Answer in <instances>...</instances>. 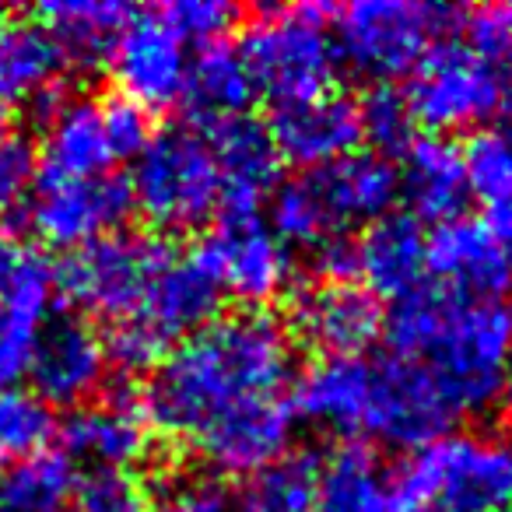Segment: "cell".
<instances>
[{"label": "cell", "mask_w": 512, "mask_h": 512, "mask_svg": "<svg viewBox=\"0 0 512 512\" xmlns=\"http://www.w3.org/2000/svg\"><path fill=\"white\" fill-rule=\"evenodd\" d=\"M372 365L362 358H323L302 372L295 386V411L330 432H358L369 407Z\"/></svg>", "instance_id": "484cf974"}, {"label": "cell", "mask_w": 512, "mask_h": 512, "mask_svg": "<svg viewBox=\"0 0 512 512\" xmlns=\"http://www.w3.org/2000/svg\"><path fill=\"white\" fill-rule=\"evenodd\" d=\"M148 512H232V502L214 477H169Z\"/></svg>", "instance_id": "7bdbcfd3"}, {"label": "cell", "mask_w": 512, "mask_h": 512, "mask_svg": "<svg viewBox=\"0 0 512 512\" xmlns=\"http://www.w3.org/2000/svg\"><path fill=\"white\" fill-rule=\"evenodd\" d=\"M512 449L491 435H442L393 477V512H505Z\"/></svg>", "instance_id": "3957f363"}, {"label": "cell", "mask_w": 512, "mask_h": 512, "mask_svg": "<svg viewBox=\"0 0 512 512\" xmlns=\"http://www.w3.org/2000/svg\"><path fill=\"white\" fill-rule=\"evenodd\" d=\"M274 148L299 169H323L330 162L355 155L362 141V123H358V102L344 95H316L309 102L281 106L271 123Z\"/></svg>", "instance_id": "ffe728a7"}, {"label": "cell", "mask_w": 512, "mask_h": 512, "mask_svg": "<svg viewBox=\"0 0 512 512\" xmlns=\"http://www.w3.org/2000/svg\"><path fill=\"white\" fill-rule=\"evenodd\" d=\"M221 278L204 246L190 253H176L165 271L148 288L144 302L130 316L109 327L106 355L127 372L155 369L186 334H197L211 320H218Z\"/></svg>", "instance_id": "7a4b0ae2"}, {"label": "cell", "mask_w": 512, "mask_h": 512, "mask_svg": "<svg viewBox=\"0 0 512 512\" xmlns=\"http://www.w3.org/2000/svg\"><path fill=\"white\" fill-rule=\"evenodd\" d=\"M383 309L358 281H316L295 295V330L327 358H358L383 334Z\"/></svg>", "instance_id": "2e32d148"}, {"label": "cell", "mask_w": 512, "mask_h": 512, "mask_svg": "<svg viewBox=\"0 0 512 512\" xmlns=\"http://www.w3.org/2000/svg\"><path fill=\"white\" fill-rule=\"evenodd\" d=\"M355 274L372 295L383 299H407L421 288L428 274V235L414 214L390 211L365 225L355 242Z\"/></svg>", "instance_id": "44dd1931"}, {"label": "cell", "mask_w": 512, "mask_h": 512, "mask_svg": "<svg viewBox=\"0 0 512 512\" xmlns=\"http://www.w3.org/2000/svg\"><path fill=\"white\" fill-rule=\"evenodd\" d=\"M502 102H505V116H509V127H512V81H509V85H505ZM509 134H512V130H509Z\"/></svg>", "instance_id": "7dc6e473"}, {"label": "cell", "mask_w": 512, "mask_h": 512, "mask_svg": "<svg viewBox=\"0 0 512 512\" xmlns=\"http://www.w3.org/2000/svg\"><path fill=\"white\" fill-rule=\"evenodd\" d=\"M358 123L362 137L376 148L379 158L404 155L414 141V116L407 106V95L393 85H372L358 102Z\"/></svg>", "instance_id": "e575fe53"}, {"label": "cell", "mask_w": 512, "mask_h": 512, "mask_svg": "<svg viewBox=\"0 0 512 512\" xmlns=\"http://www.w3.org/2000/svg\"><path fill=\"white\" fill-rule=\"evenodd\" d=\"M502 397H505V407L512 414V358H509V372H505V386H502Z\"/></svg>", "instance_id": "bcb514c9"}, {"label": "cell", "mask_w": 512, "mask_h": 512, "mask_svg": "<svg viewBox=\"0 0 512 512\" xmlns=\"http://www.w3.org/2000/svg\"><path fill=\"white\" fill-rule=\"evenodd\" d=\"M428 271L456 299L498 302L512 292V253L498 246L481 218H453L428 235Z\"/></svg>", "instance_id": "9a60e30c"}, {"label": "cell", "mask_w": 512, "mask_h": 512, "mask_svg": "<svg viewBox=\"0 0 512 512\" xmlns=\"http://www.w3.org/2000/svg\"><path fill=\"white\" fill-rule=\"evenodd\" d=\"M200 246L214 260L221 288L235 292L242 302L260 306L285 292L292 260L274 228L264 225L260 211H221L218 232Z\"/></svg>", "instance_id": "7c38bea8"}, {"label": "cell", "mask_w": 512, "mask_h": 512, "mask_svg": "<svg viewBox=\"0 0 512 512\" xmlns=\"http://www.w3.org/2000/svg\"><path fill=\"white\" fill-rule=\"evenodd\" d=\"M292 376V337L267 313L218 316L155 365L144 414L169 439L197 442L211 421L253 397H278Z\"/></svg>", "instance_id": "6da1fadb"}, {"label": "cell", "mask_w": 512, "mask_h": 512, "mask_svg": "<svg viewBox=\"0 0 512 512\" xmlns=\"http://www.w3.org/2000/svg\"><path fill=\"white\" fill-rule=\"evenodd\" d=\"M102 120H106V137L116 158H137L151 141V116L144 106L113 95L102 99Z\"/></svg>", "instance_id": "b9f144b4"}, {"label": "cell", "mask_w": 512, "mask_h": 512, "mask_svg": "<svg viewBox=\"0 0 512 512\" xmlns=\"http://www.w3.org/2000/svg\"><path fill=\"white\" fill-rule=\"evenodd\" d=\"M53 292L57 267L46 260L43 249L18 235H0V306L43 320Z\"/></svg>", "instance_id": "1f68e13d"}, {"label": "cell", "mask_w": 512, "mask_h": 512, "mask_svg": "<svg viewBox=\"0 0 512 512\" xmlns=\"http://www.w3.org/2000/svg\"><path fill=\"white\" fill-rule=\"evenodd\" d=\"M39 158L29 137L4 134L0 137V214L15 211L29 190L36 186Z\"/></svg>", "instance_id": "ab89813d"}, {"label": "cell", "mask_w": 512, "mask_h": 512, "mask_svg": "<svg viewBox=\"0 0 512 512\" xmlns=\"http://www.w3.org/2000/svg\"><path fill=\"white\" fill-rule=\"evenodd\" d=\"M39 327H43V320H36V316L0 306V390L18 386V379L29 372Z\"/></svg>", "instance_id": "f35d334b"}, {"label": "cell", "mask_w": 512, "mask_h": 512, "mask_svg": "<svg viewBox=\"0 0 512 512\" xmlns=\"http://www.w3.org/2000/svg\"><path fill=\"white\" fill-rule=\"evenodd\" d=\"M0 512H15V509L8 505V498H4V495H0Z\"/></svg>", "instance_id": "c3c4849f"}, {"label": "cell", "mask_w": 512, "mask_h": 512, "mask_svg": "<svg viewBox=\"0 0 512 512\" xmlns=\"http://www.w3.org/2000/svg\"><path fill=\"white\" fill-rule=\"evenodd\" d=\"M309 183H313L316 197H320L330 228L341 235L355 221L358 225H372L376 218L390 214L393 200L400 193V179L390 158L362 155V151L309 172Z\"/></svg>", "instance_id": "603a6c76"}, {"label": "cell", "mask_w": 512, "mask_h": 512, "mask_svg": "<svg viewBox=\"0 0 512 512\" xmlns=\"http://www.w3.org/2000/svg\"><path fill=\"white\" fill-rule=\"evenodd\" d=\"M53 435H57V414L36 390L25 386L0 390V470L46 453Z\"/></svg>", "instance_id": "d6a6232c"}, {"label": "cell", "mask_w": 512, "mask_h": 512, "mask_svg": "<svg viewBox=\"0 0 512 512\" xmlns=\"http://www.w3.org/2000/svg\"><path fill=\"white\" fill-rule=\"evenodd\" d=\"M39 15L67 64L99 67L109 60L116 36L134 11L113 0H60V4H46Z\"/></svg>", "instance_id": "83f0119b"}, {"label": "cell", "mask_w": 512, "mask_h": 512, "mask_svg": "<svg viewBox=\"0 0 512 512\" xmlns=\"http://www.w3.org/2000/svg\"><path fill=\"white\" fill-rule=\"evenodd\" d=\"M460 418L442 386L421 362L411 358H390L372 365L369 407L365 425L372 435L400 449L432 446L435 439L449 435L453 421Z\"/></svg>", "instance_id": "30bf717a"}, {"label": "cell", "mask_w": 512, "mask_h": 512, "mask_svg": "<svg viewBox=\"0 0 512 512\" xmlns=\"http://www.w3.org/2000/svg\"><path fill=\"white\" fill-rule=\"evenodd\" d=\"M512 358V309L449 295L446 313L418 358L456 414H481L502 397Z\"/></svg>", "instance_id": "277c9868"}, {"label": "cell", "mask_w": 512, "mask_h": 512, "mask_svg": "<svg viewBox=\"0 0 512 512\" xmlns=\"http://www.w3.org/2000/svg\"><path fill=\"white\" fill-rule=\"evenodd\" d=\"M456 8L411 4V0H355L337 18V53L351 71L390 85V78L421 64L432 39L460 22Z\"/></svg>", "instance_id": "52a82bcc"}, {"label": "cell", "mask_w": 512, "mask_h": 512, "mask_svg": "<svg viewBox=\"0 0 512 512\" xmlns=\"http://www.w3.org/2000/svg\"><path fill=\"white\" fill-rule=\"evenodd\" d=\"M71 463H85L92 474H123V467L148 453V414L130 393H109L99 404H81L60 428Z\"/></svg>", "instance_id": "e0dca14e"}, {"label": "cell", "mask_w": 512, "mask_h": 512, "mask_svg": "<svg viewBox=\"0 0 512 512\" xmlns=\"http://www.w3.org/2000/svg\"><path fill=\"white\" fill-rule=\"evenodd\" d=\"M288 439H292V404L278 393V397H253L225 411L204 428L197 446L221 474L249 477L253 470L285 456Z\"/></svg>", "instance_id": "ac0fdd59"}, {"label": "cell", "mask_w": 512, "mask_h": 512, "mask_svg": "<svg viewBox=\"0 0 512 512\" xmlns=\"http://www.w3.org/2000/svg\"><path fill=\"white\" fill-rule=\"evenodd\" d=\"M78 474L64 453H39L11 470H0V495L15 512H71Z\"/></svg>", "instance_id": "4dcf8cb0"}, {"label": "cell", "mask_w": 512, "mask_h": 512, "mask_svg": "<svg viewBox=\"0 0 512 512\" xmlns=\"http://www.w3.org/2000/svg\"><path fill=\"white\" fill-rule=\"evenodd\" d=\"M211 155L221 176V211H256L260 200L278 190L281 155L271 127L256 116H228L211 123Z\"/></svg>", "instance_id": "d6986e66"}, {"label": "cell", "mask_w": 512, "mask_h": 512, "mask_svg": "<svg viewBox=\"0 0 512 512\" xmlns=\"http://www.w3.org/2000/svg\"><path fill=\"white\" fill-rule=\"evenodd\" d=\"M467 190L484 204L512 200V134L509 130H474L460 148Z\"/></svg>", "instance_id": "836d02e7"}, {"label": "cell", "mask_w": 512, "mask_h": 512, "mask_svg": "<svg viewBox=\"0 0 512 512\" xmlns=\"http://www.w3.org/2000/svg\"><path fill=\"white\" fill-rule=\"evenodd\" d=\"M109 67L123 99L144 109H165L183 99L190 57L162 15H130L113 43Z\"/></svg>", "instance_id": "4fadbf2b"}, {"label": "cell", "mask_w": 512, "mask_h": 512, "mask_svg": "<svg viewBox=\"0 0 512 512\" xmlns=\"http://www.w3.org/2000/svg\"><path fill=\"white\" fill-rule=\"evenodd\" d=\"M183 95L193 113L211 123L239 116L253 99V81L239 50H232L228 43L200 46V57L190 60V71H186Z\"/></svg>", "instance_id": "f1b7e54d"}, {"label": "cell", "mask_w": 512, "mask_h": 512, "mask_svg": "<svg viewBox=\"0 0 512 512\" xmlns=\"http://www.w3.org/2000/svg\"><path fill=\"white\" fill-rule=\"evenodd\" d=\"M235 512H316V460L285 453L253 470L235 495Z\"/></svg>", "instance_id": "f546056e"}, {"label": "cell", "mask_w": 512, "mask_h": 512, "mask_svg": "<svg viewBox=\"0 0 512 512\" xmlns=\"http://www.w3.org/2000/svg\"><path fill=\"white\" fill-rule=\"evenodd\" d=\"M313 264L320 281H351L355 278V242L344 235H330L313 246Z\"/></svg>", "instance_id": "ee69618b"}, {"label": "cell", "mask_w": 512, "mask_h": 512, "mask_svg": "<svg viewBox=\"0 0 512 512\" xmlns=\"http://www.w3.org/2000/svg\"><path fill=\"white\" fill-rule=\"evenodd\" d=\"M502 92V71L484 64L460 39H446L421 57L404 95L414 123L432 130H463L488 120L502 102Z\"/></svg>", "instance_id": "9c48e42d"}, {"label": "cell", "mask_w": 512, "mask_h": 512, "mask_svg": "<svg viewBox=\"0 0 512 512\" xmlns=\"http://www.w3.org/2000/svg\"><path fill=\"white\" fill-rule=\"evenodd\" d=\"M484 228L498 239V246L512 253V200H502V204H488L484 211Z\"/></svg>", "instance_id": "f6af8a7d"}, {"label": "cell", "mask_w": 512, "mask_h": 512, "mask_svg": "<svg viewBox=\"0 0 512 512\" xmlns=\"http://www.w3.org/2000/svg\"><path fill=\"white\" fill-rule=\"evenodd\" d=\"M0 137H4V113H0Z\"/></svg>", "instance_id": "681fc988"}, {"label": "cell", "mask_w": 512, "mask_h": 512, "mask_svg": "<svg viewBox=\"0 0 512 512\" xmlns=\"http://www.w3.org/2000/svg\"><path fill=\"white\" fill-rule=\"evenodd\" d=\"M172 256L176 249L155 235H102L88 246L71 249V256L57 267V292L81 313L116 323L141 306Z\"/></svg>", "instance_id": "ba28073f"}, {"label": "cell", "mask_w": 512, "mask_h": 512, "mask_svg": "<svg viewBox=\"0 0 512 512\" xmlns=\"http://www.w3.org/2000/svg\"><path fill=\"white\" fill-rule=\"evenodd\" d=\"M29 221L50 246L78 249L113 235L134 211L130 183L113 172L88 179H46L36 176Z\"/></svg>", "instance_id": "8fae6325"}, {"label": "cell", "mask_w": 512, "mask_h": 512, "mask_svg": "<svg viewBox=\"0 0 512 512\" xmlns=\"http://www.w3.org/2000/svg\"><path fill=\"white\" fill-rule=\"evenodd\" d=\"M71 512H148L144 495L127 474H88L78 481Z\"/></svg>", "instance_id": "60d3db41"}, {"label": "cell", "mask_w": 512, "mask_h": 512, "mask_svg": "<svg viewBox=\"0 0 512 512\" xmlns=\"http://www.w3.org/2000/svg\"><path fill=\"white\" fill-rule=\"evenodd\" d=\"M158 15L165 18V25L183 43L214 46V43H225L228 29L239 18V8L228 4V0H176V4H169Z\"/></svg>", "instance_id": "8d00e7d4"}, {"label": "cell", "mask_w": 512, "mask_h": 512, "mask_svg": "<svg viewBox=\"0 0 512 512\" xmlns=\"http://www.w3.org/2000/svg\"><path fill=\"white\" fill-rule=\"evenodd\" d=\"M271 221H274V235H278L281 242L288 239V242H299V246H320L330 235H341L330 228L309 176L281 183L278 190H274Z\"/></svg>", "instance_id": "d590c367"}, {"label": "cell", "mask_w": 512, "mask_h": 512, "mask_svg": "<svg viewBox=\"0 0 512 512\" xmlns=\"http://www.w3.org/2000/svg\"><path fill=\"white\" fill-rule=\"evenodd\" d=\"M463 22V39L460 43L467 50H474L484 64H491L495 71H509L512 67V8L505 4H484V8L470 11L460 18Z\"/></svg>", "instance_id": "74e56055"}, {"label": "cell", "mask_w": 512, "mask_h": 512, "mask_svg": "<svg viewBox=\"0 0 512 512\" xmlns=\"http://www.w3.org/2000/svg\"><path fill=\"white\" fill-rule=\"evenodd\" d=\"M109 369L106 341L81 316H53L39 327L29 376L46 404L81 407L102 386Z\"/></svg>", "instance_id": "5bb4252c"}, {"label": "cell", "mask_w": 512, "mask_h": 512, "mask_svg": "<svg viewBox=\"0 0 512 512\" xmlns=\"http://www.w3.org/2000/svg\"><path fill=\"white\" fill-rule=\"evenodd\" d=\"M316 512H393V477L369 446L344 442L316 463Z\"/></svg>", "instance_id": "4316f807"}, {"label": "cell", "mask_w": 512, "mask_h": 512, "mask_svg": "<svg viewBox=\"0 0 512 512\" xmlns=\"http://www.w3.org/2000/svg\"><path fill=\"white\" fill-rule=\"evenodd\" d=\"M46 130H43V169L46 179H88L106 176L116 162L102 120V99L85 95H53L43 102Z\"/></svg>", "instance_id": "7402d4cb"}, {"label": "cell", "mask_w": 512, "mask_h": 512, "mask_svg": "<svg viewBox=\"0 0 512 512\" xmlns=\"http://www.w3.org/2000/svg\"><path fill=\"white\" fill-rule=\"evenodd\" d=\"M327 18L330 11L320 4L264 11L256 18L239 46L253 92L267 95L278 109L327 95L337 74V46Z\"/></svg>", "instance_id": "5b68a950"}, {"label": "cell", "mask_w": 512, "mask_h": 512, "mask_svg": "<svg viewBox=\"0 0 512 512\" xmlns=\"http://www.w3.org/2000/svg\"><path fill=\"white\" fill-rule=\"evenodd\" d=\"M127 183L141 218L165 232L204 225L221 207V176L211 144L186 123L151 134Z\"/></svg>", "instance_id": "8992f818"}, {"label": "cell", "mask_w": 512, "mask_h": 512, "mask_svg": "<svg viewBox=\"0 0 512 512\" xmlns=\"http://www.w3.org/2000/svg\"><path fill=\"white\" fill-rule=\"evenodd\" d=\"M400 190L411 204L414 218L428 221H453L460 218L467 204V172H463V155L449 137H418L407 144L404 169L397 172Z\"/></svg>", "instance_id": "d4e9b609"}, {"label": "cell", "mask_w": 512, "mask_h": 512, "mask_svg": "<svg viewBox=\"0 0 512 512\" xmlns=\"http://www.w3.org/2000/svg\"><path fill=\"white\" fill-rule=\"evenodd\" d=\"M64 67V53L43 22L22 15L0 18V113L18 102L43 106L46 99H53Z\"/></svg>", "instance_id": "cb8c5ba5"}]
</instances>
